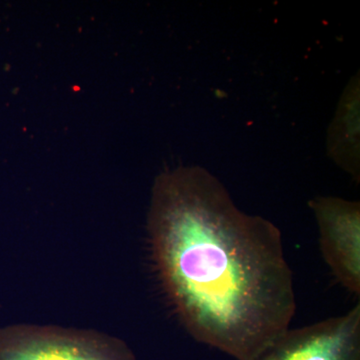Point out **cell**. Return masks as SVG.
Instances as JSON below:
<instances>
[{
	"label": "cell",
	"instance_id": "obj_1",
	"mask_svg": "<svg viewBox=\"0 0 360 360\" xmlns=\"http://www.w3.org/2000/svg\"><path fill=\"white\" fill-rule=\"evenodd\" d=\"M148 231L162 290L194 340L253 360L290 328L295 284L281 231L241 212L205 168L155 179Z\"/></svg>",
	"mask_w": 360,
	"mask_h": 360
},
{
	"label": "cell",
	"instance_id": "obj_2",
	"mask_svg": "<svg viewBox=\"0 0 360 360\" xmlns=\"http://www.w3.org/2000/svg\"><path fill=\"white\" fill-rule=\"evenodd\" d=\"M0 360H137L129 345L96 329L20 323L0 328Z\"/></svg>",
	"mask_w": 360,
	"mask_h": 360
},
{
	"label": "cell",
	"instance_id": "obj_3",
	"mask_svg": "<svg viewBox=\"0 0 360 360\" xmlns=\"http://www.w3.org/2000/svg\"><path fill=\"white\" fill-rule=\"evenodd\" d=\"M319 231V246L333 276L347 291L360 295V205L335 196L309 201Z\"/></svg>",
	"mask_w": 360,
	"mask_h": 360
},
{
	"label": "cell",
	"instance_id": "obj_4",
	"mask_svg": "<svg viewBox=\"0 0 360 360\" xmlns=\"http://www.w3.org/2000/svg\"><path fill=\"white\" fill-rule=\"evenodd\" d=\"M253 360H360V304L340 316L288 328Z\"/></svg>",
	"mask_w": 360,
	"mask_h": 360
},
{
	"label": "cell",
	"instance_id": "obj_5",
	"mask_svg": "<svg viewBox=\"0 0 360 360\" xmlns=\"http://www.w3.org/2000/svg\"><path fill=\"white\" fill-rule=\"evenodd\" d=\"M328 150L345 172L359 180V77L343 91L328 130Z\"/></svg>",
	"mask_w": 360,
	"mask_h": 360
}]
</instances>
